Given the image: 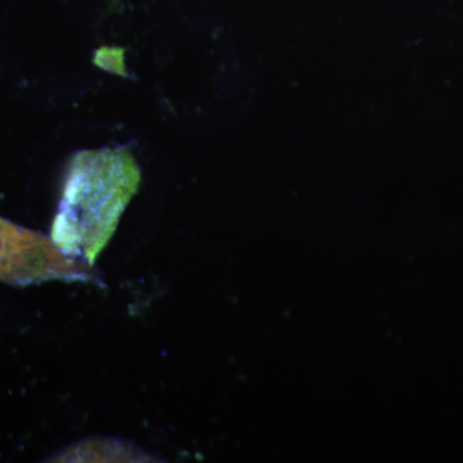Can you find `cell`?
<instances>
[{"label": "cell", "mask_w": 463, "mask_h": 463, "mask_svg": "<svg viewBox=\"0 0 463 463\" xmlns=\"http://www.w3.org/2000/svg\"><path fill=\"white\" fill-rule=\"evenodd\" d=\"M141 181V169L128 149L79 152L52 225L54 245L67 258L91 267L114 236Z\"/></svg>", "instance_id": "cell-1"}, {"label": "cell", "mask_w": 463, "mask_h": 463, "mask_svg": "<svg viewBox=\"0 0 463 463\" xmlns=\"http://www.w3.org/2000/svg\"><path fill=\"white\" fill-rule=\"evenodd\" d=\"M61 281H91L90 265L67 258L53 241L0 218V281L32 285Z\"/></svg>", "instance_id": "cell-2"}]
</instances>
